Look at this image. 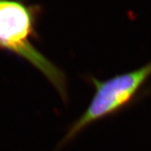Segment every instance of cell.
<instances>
[{"mask_svg": "<svg viewBox=\"0 0 151 151\" xmlns=\"http://www.w3.org/2000/svg\"><path fill=\"white\" fill-rule=\"evenodd\" d=\"M151 77V61L135 70L116 75L105 81L92 77L95 92L89 106L56 147L61 150L85 128L98 120L113 116L134 101Z\"/></svg>", "mask_w": 151, "mask_h": 151, "instance_id": "6da1fadb", "label": "cell"}]
</instances>
